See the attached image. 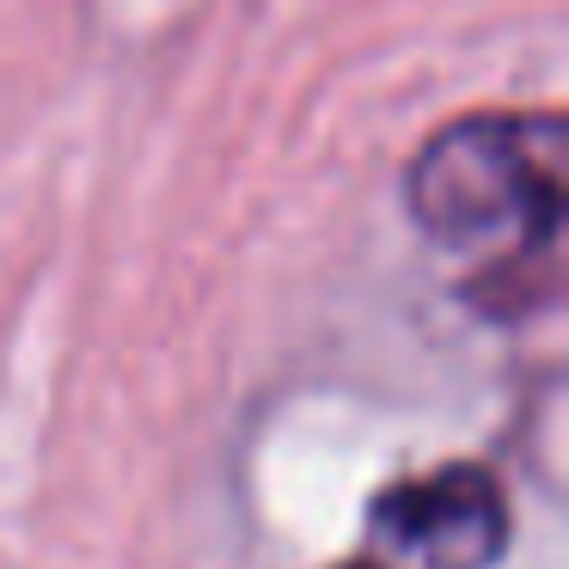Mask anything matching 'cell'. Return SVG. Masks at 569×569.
<instances>
[{
  "instance_id": "obj_3",
  "label": "cell",
  "mask_w": 569,
  "mask_h": 569,
  "mask_svg": "<svg viewBox=\"0 0 569 569\" xmlns=\"http://www.w3.org/2000/svg\"><path fill=\"white\" fill-rule=\"evenodd\" d=\"M343 569H386V563H343Z\"/></svg>"
},
{
  "instance_id": "obj_2",
  "label": "cell",
  "mask_w": 569,
  "mask_h": 569,
  "mask_svg": "<svg viewBox=\"0 0 569 569\" xmlns=\"http://www.w3.org/2000/svg\"><path fill=\"white\" fill-rule=\"evenodd\" d=\"M508 490L471 459L398 478L368 502L373 545L405 569H490L508 551Z\"/></svg>"
},
{
  "instance_id": "obj_1",
  "label": "cell",
  "mask_w": 569,
  "mask_h": 569,
  "mask_svg": "<svg viewBox=\"0 0 569 569\" xmlns=\"http://www.w3.org/2000/svg\"><path fill=\"white\" fill-rule=\"evenodd\" d=\"M569 129L557 111L453 117L405 166L410 221L471 263L466 295L502 319L557 295Z\"/></svg>"
}]
</instances>
